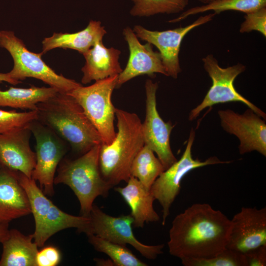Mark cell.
<instances>
[{
    "instance_id": "cell-1",
    "label": "cell",
    "mask_w": 266,
    "mask_h": 266,
    "mask_svg": "<svg viewBox=\"0 0 266 266\" xmlns=\"http://www.w3.org/2000/svg\"><path fill=\"white\" fill-rule=\"evenodd\" d=\"M231 220L207 203L193 204L172 222L167 242L169 254L180 260L207 258L227 246Z\"/></svg>"
},
{
    "instance_id": "cell-2",
    "label": "cell",
    "mask_w": 266,
    "mask_h": 266,
    "mask_svg": "<svg viewBox=\"0 0 266 266\" xmlns=\"http://www.w3.org/2000/svg\"><path fill=\"white\" fill-rule=\"evenodd\" d=\"M37 120L67 141L72 149L84 154L102 143L97 130L76 100L58 92L37 104Z\"/></svg>"
},
{
    "instance_id": "cell-3",
    "label": "cell",
    "mask_w": 266,
    "mask_h": 266,
    "mask_svg": "<svg viewBox=\"0 0 266 266\" xmlns=\"http://www.w3.org/2000/svg\"><path fill=\"white\" fill-rule=\"evenodd\" d=\"M118 132L109 144L100 145L99 163L103 179L112 188L131 177V166L144 145L142 123L137 114L116 108Z\"/></svg>"
},
{
    "instance_id": "cell-4",
    "label": "cell",
    "mask_w": 266,
    "mask_h": 266,
    "mask_svg": "<svg viewBox=\"0 0 266 266\" xmlns=\"http://www.w3.org/2000/svg\"><path fill=\"white\" fill-rule=\"evenodd\" d=\"M100 144L94 146L81 157L64 159L59 165L54 184L67 185L77 197L81 216L89 217L94 201L106 198L112 187L101 176L99 163Z\"/></svg>"
},
{
    "instance_id": "cell-5",
    "label": "cell",
    "mask_w": 266,
    "mask_h": 266,
    "mask_svg": "<svg viewBox=\"0 0 266 266\" xmlns=\"http://www.w3.org/2000/svg\"><path fill=\"white\" fill-rule=\"evenodd\" d=\"M16 173L30 201L35 225L32 235L38 247H42L51 236L64 229L75 228L79 233H89V217L76 216L63 211L45 196L34 180L20 171Z\"/></svg>"
},
{
    "instance_id": "cell-6",
    "label": "cell",
    "mask_w": 266,
    "mask_h": 266,
    "mask_svg": "<svg viewBox=\"0 0 266 266\" xmlns=\"http://www.w3.org/2000/svg\"><path fill=\"white\" fill-rule=\"evenodd\" d=\"M0 47L6 49L12 57L13 67L8 73L14 79L21 81L28 77L36 78L63 93L82 85L55 72L42 59V52L30 51L13 31H0Z\"/></svg>"
},
{
    "instance_id": "cell-7",
    "label": "cell",
    "mask_w": 266,
    "mask_h": 266,
    "mask_svg": "<svg viewBox=\"0 0 266 266\" xmlns=\"http://www.w3.org/2000/svg\"><path fill=\"white\" fill-rule=\"evenodd\" d=\"M118 77L116 75L99 80L90 86L81 85L67 93L81 105L106 144L113 141L116 133L114 124L116 108L111 95L117 87Z\"/></svg>"
},
{
    "instance_id": "cell-8",
    "label": "cell",
    "mask_w": 266,
    "mask_h": 266,
    "mask_svg": "<svg viewBox=\"0 0 266 266\" xmlns=\"http://www.w3.org/2000/svg\"><path fill=\"white\" fill-rule=\"evenodd\" d=\"M205 70L212 80V85L201 102L190 112L188 119L191 121L196 119L205 108L219 103L239 102L266 119V114L239 94L234 87L233 82L236 77L246 69L241 63L222 68L213 55L209 54L202 59Z\"/></svg>"
},
{
    "instance_id": "cell-9",
    "label": "cell",
    "mask_w": 266,
    "mask_h": 266,
    "mask_svg": "<svg viewBox=\"0 0 266 266\" xmlns=\"http://www.w3.org/2000/svg\"><path fill=\"white\" fill-rule=\"evenodd\" d=\"M195 137V132L192 129L185 150L180 159L157 177L150 190L154 199L162 207L163 225H165L170 214L171 206L180 193L181 181L187 173L196 168L206 166L232 162L221 161L215 156L210 157L204 161H201L198 158L194 159L192 155V147Z\"/></svg>"
},
{
    "instance_id": "cell-10",
    "label": "cell",
    "mask_w": 266,
    "mask_h": 266,
    "mask_svg": "<svg viewBox=\"0 0 266 266\" xmlns=\"http://www.w3.org/2000/svg\"><path fill=\"white\" fill-rule=\"evenodd\" d=\"M28 125L36 140V161L32 178L38 181L45 195L52 196L55 173L66 154V146L62 138L37 119Z\"/></svg>"
},
{
    "instance_id": "cell-11",
    "label": "cell",
    "mask_w": 266,
    "mask_h": 266,
    "mask_svg": "<svg viewBox=\"0 0 266 266\" xmlns=\"http://www.w3.org/2000/svg\"><path fill=\"white\" fill-rule=\"evenodd\" d=\"M89 217L90 232L88 234L92 233L121 245L130 244L148 259L154 260L163 253L164 244L146 245L135 237L132 229L133 219L131 214L112 216L93 204Z\"/></svg>"
},
{
    "instance_id": "cell-12",
    "label": "cell",
    "mask_w": 266,
    "mask_h": 266,
    "mask_svg": "<svg viewBox=\"0 0 266 266\" xmlns=\"http://www.w3.org/2000/svg\"><path fill=\"white\" fill-rule=\"evenodd\" d=\"M145 88L146 115L142 123L144 144L156 153L166 170L177 160L170 144V135L174 126L170 121L165 122L158 113L156 101L158 83L147 79Z\"/></svg>"
},
{
    "instance_id": "cell-13",
    "label": "cell",
    "mask_w": 266,
    "mask_h": 266,
    "mask_svg": "<svg viewBox=\"0 0 266 266\" xmlns=\"http://www.w3.org/2000/svg\"><path fill=\"white\" fill-rule=\"evenodd\" d=\"M218 114L223 130L238 138L240 154L256 151L266 156L265 120L249 108L242 114L229 109L220 110Z\"/></svg>"
},
{
    "instance_id": "cell-14",
    "label": "cell",
    "mask_w": 266,
    "mask_h": 266,
    "mask_svg": "<svg viewBox=\"0 0 266 266\" xmlns=\"http://www.w3.org/2000/svg\"><path fill=\"white\" fill-rule=\"evenodd\" d=\"M216 14L200 16L192 24L185 27L164 31L148 30L136 25L133 31L136 36L155 45L161 54L163 66L168 76L177 78L181 71L179 53L182 41L192 30L212 20Z\"/></svg>"
},
{
    "instance_id": "cell-15",
    "label": "cell",
    "mask_w": 266,
    "mask_h": 266,
    "mask_svg": "<svg viewBox=\"0 0 266 266\" xmlns=\"http://www.w3.org/2000/svg\"><path fill=\"white\" fill-rule=\"evenodd\" d=\"M266 244V208H241L231 220L226 248L244 253Z\"/></svg>"
},
{
    "instance_id": "cell-16",
    "label": "cell",
    "mask_w": 266,
    "mask_h": 266,
    "mask_svg": "<svg viewBox=\"0 0 266 266\" xmlns=\"http://www.w3.org/2000/svg\"><path fill=\"white\" fill-rule=\"evenodd\" d=\"M28 125L0 134V163L32 178L36 160L35 153L30 147L32 133Z\"/></svg>"
},
{
    "instance_id": "cell-17",
    "label": "cell",
    "mask_w": 266,
    "mask_h": 266,
    "mask_svg": "<svg viewBox=\"0 0 266 266\" xmlns=\"http://www.w3.org/2000/svg\"><path fill=\"white\" fill-rule=\"evenodd\" d=\"M123 35L129 46L130 56L125 68L118 75L117 87L140 75L152 76L160 73L168 76L161 54L153 50L151 43L141 44L129 27L124 29Z\"/></svg>"
},
{
    "instance_id": "cell-18",
    "label": "cell",
    "mask_w": 266,
    "mask_h": 266,
    "mask_svg": "<svg viewBox=\"0 0 266 266\" xmlns=\"http://www.w3.org/2000/svg\"><path fill=\"white\" fill-rule=\"evenodd\" d=\"M30 213L32 210L28 196L17 179L16 171L2 166L0 169V223H9Z\"/></svg>"
},
{
    "instance_id": "cell-19",
    "label": "cell",
    "mask_w": 266,
    "mask_h": 266,
    "mask_svg": "<svg viewBox=\"0 0 266 266\" xmlns=\"http://www.w3.org/2000/svg\"><path fill=\"white\" fill-rule=\"evenodd\" d=\"M121 52L113 47L107 48L100 40L83 55L85 59L81 68L83 73L81 82L88 84L119 75L123 70L119 63Z\"/></svg>"
},
{
    "instance_id": "cell-20",
    "label": "cell",
    "mask_w": 266,
    "mask_h": 266,
    "mask_svg": "<svg viewBox=\"0 0 266 266\" xmlns=\"http://www.w3.org/2000/svg\"><path fill=\"white\" fill-rule=\"evenodd\" d=\"M125 187H116L115 190L130 207L134 227L143 228L145 223L156 222L160 216L155 210V199L150 190L146 188L136 178L131 176Z\"/></svg>"
},
{
    "instance_id": "cell-21",
    "label": "cell",
    "mask_w": 266,
    "mask_h": 266,
    "mask_svg": "<svg viewBox=\"0 0 266 266\" xmlns=\"http://www.w3.org/2000/svg\"><path fill=\"white\" fill-rule=\"evenodd\" d=\"M106 32L100 21L91 20L84 30L74 33H54L42 41L44 54L56 48L70 49L83 54L102 40Z\"/></svg>"
},
{
    "instance_id": "cell-22",
    "label": "cell",
    "mask_w": 266,
    "mask_h": 266,
    "mask_svg": "<svg viewBox=\"0 0 266 266\" xmlns=\"http://www.w3.org/2000/svg\"><path fill=\"white\" fill-rule=\"evenodd\" d=\"M32 234L25 235L16 229L9 230L1 242L0 266H36L37 245Z\"/></svg>"
},
{
    "instance_id": "cell-23",
    "label": "cell",
    "mask_w": 266,
    "mask_h": 266,
    "mask_svg": "<svg viewBox=\"0 0 266 266\" xmlns=\"http://www.w3.org/2000/svg\"><path fill=\"white\" fill-rule=\"evenodd\" d=\"M58 92L51 87L34 86L29 88L10 87L5 91L0 89V106L36 110L38 103L48 100Z\"/></svg>"
},
{
    "instance_id": "cell-24",
    "label": "cell",
    "mask_w": 266,
    "mask_h": 266,
    "mask_svg": "<svg viewBox=\"0 0 266 266\" xmlns=\"http://www.w3.org/2000/svg\"><path fill=\"white\" fill-rule=\"evenodd\" d=\"M165 170L154 152L145 145L134 159L131 166V176L137 179L147 189L150 190L157 177Z\"/></svg>"
},
{
    "instance_id": "cell-25",
    "label": "cell",
    "mask_w": 266,
    "mask_h": 266,
    "mask_svg": "<svg viewBox=\"0 0 266 266\" xmlns=\"http://www.w3.org/2000/svg\"><path fill=\"white\" fill-rule=\"evenodd\" d=\"M266 6V0H215L205 5L191 8L178 17L169 21L178 22L187 17L212 10L215 14L227 10H235L247 13Z\"/></svg>"
},
{
    "instance_id": "cell-26",
    "label": "cell",
    "mask_w": 266,
    "mask_h": 266,
    "mask_svg": "<svg viewBox=\"0 0 266 266\" xmlns=\"http://www.w3.org/2000/svg\"><path fill=\"white\" fill-rule=\"evenodd\" d=\"M86 235L89 242L94 249L108 256L115 266H148L137 258L126 246L106 240L92 233Z\"/></svg>"
},
{
    "instance_id": "cell-27",
    "label": "cell",
    "mask_w": 266,
    "mask_h": 266,
    "mask_svg": "<svg viewBox=\"0 0 266 266\" xmlns=\"http://www.w3.org/2000/svg\"><path fill=\"white\" fill-rule=\"evenodd\" d=\"M133 16H150L159 13L174 14L184 10L189 0H131Z\"/></svg>"
},
{
    "instance_id": "cell-28",
    "label": "cell",
    "mask_w": 266,
    "mask_h": 266,
    "mask_svg": "<svg viewBox=\"0 0 266 266\" xmlns=\"http://www.w3.org/2000/svg\"><path fill=\"white\" fill-rule=\"evenodd\" d=\"M181 261L184 266H247L243 253L227 248L213 257Z\"/></svg>"
},
{
    "instance_id": "cell-29",
    "label": "cell",
    "mask_w": 266,
    "mask_h": 266,
    "mask_svg": "<svg viewBox=\"0 0 266 266\" xmlns=\"http://www.w3.org/2000/svg\"><path fill=\"white\" fill-rule=\"evenodd\" d=\"M36 119H37V110L18 112L15 110H0V134L27 125Z\"/></svg>"
},
{
    "instance_id": "cell-30",
    "label": "cell",
    "mask_w": 266,
    "mask_h": 266,
    "mask_svg": "<svg viewBox=\"0 0 266 266\" xmlns=\"http://www.w3.org/2000/svg\"><path fill=\"white\" fill-rule=\"evenodd\" d=\"M244 19L240 27V33L257 31L266 37V6L246 13Z\"/></svg>"
},
{
    "instance_id": "cell-31",
    "label": "cell",
    "mask_w": 266,
    "mask_h": 266,
    "mask_svg": "<svg viewBox=\"0 0 266 266\" xmlns=\"http://www.w3.org/2000/svg\"><path fill=\"white\" fill-rule=\"evenodd\" d=\"M61 259L58 249L54 246H47L38 251L36 256V266H56Z\"/></svg>"
},
{
    "instance_id": "cell-32",
    "label": "cell",
    "mask_w": 266,
    "mask_h": 266,
    "mask_svg": "<svg viewBox=\"0 0 266 266\" xmlns=\"http://www.w3.org/2000/svg\"><path fill=\"white\" fill-rule=\"evenodd\" d=\"M243 254L247 266H266V244L249 250Z\"/></svg>"
},
{
    "instance_id": "cell-33",
    "label": "cell",
    "mask_w": 266,
    "mask_h": 266,
    "mask_svg": "<svg viewBox=\"0 0 266 266\" xmlns=\"http://www.w3.org/2000/svg\"><path fill=\"white\" fill-rule=\"evenodd\" d=\"M2 82H6L14 85L21 83V81L16 80L11 78L8 73H0V83Z\"/></svg>"
},
{
    "instance_id": "cell-34",
    "label": "cell",
    "mask_w": 266,
    "mask_h": 266,
    "mask_svg": "<svg viewBox=\"0 0 266 266\" xmlns=\"http://www.w3.org/2000/svg\"><path fill=\"white\" fill-rule=\"evenodd\" d=\"M96 265L98 266H115L113 262L109 259L105 260L103 259H95Z\"/></svg>"
},
{
    "instance_id": "cell-35",
    "label": "cell",
    "mask_w": 266,
    "mask_h": 266,
    "mask_svg": "<svg viewBox=\"0 0 266 266\" xmlns=\"http://www.w3.org/2000/svg\"><path fill=\"white\" fill-rule=\"evenodd\" d=\"M200 2L207 4L215 0H198Z\"/></svg>"
},
{
    "instance_id": "cell-36",
    "label": "cell",
    "mask_w": 266,
    "mask_h": 266,
    "mask_svg": "<svg viewBox=\"0 0 266 266\" xmlns=\"http://www.w3.org/2000/svg\"><path fill=\"white\" fill-rule=\"evenodd\" d=\"M1 167H2V166H1V164H0V169H1Z\"/></svg>"
}]
</instances>
